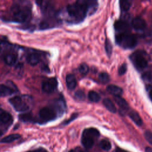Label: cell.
Segmentation results:
<instances>
[{
	"label": "cell",
	"instance_id": "1",
	"mask_svg": "<svg viewBox=\"0 0 152 152\" xmlns=\"http://www.w3.org/2000/svg\"><path fill=\"white\" fill-rule=\"evenodd\" d=\"M97 5L96 1H77L67 6L66 12L71 22L78 23L84 20L88 12H95Z\"/></svg>",
	"mask_w": 152,
	"mask_h": 152
},
{
	"label": "cell",
	"instance_id": "2",
	"mask_svg": "<svg viewBox=\"0 0 152 152\" xmlns=\"http://www.w3.org/2000/svg\"><path fill=\"white\" fill-rule=\"evenodd\" d=\"M31 5L26 1H15L10 9V21L24 23L28 22L31 16Z\"/></svg>",
	"mask_w": 152,
	"mask_h": 152
},
{
	"label": "cell",
	"instance_id": "3",
	"mask_svg": "<svg viewBox=\"0 0 152 152\" xmlns=\"http://www.w3.org/2000/svg\"><path fill=\"white\" fill-rule=\"evenodd\" d=\"M116 43L124 49H132L137 45L136 36L129 33H118L115 36Z\"/></svg>",
	"mask_w": 152,
	"mask_h": 152
},
{
	"label": "cell",
	"instance_id": "4",
	"mask_svg": "<svg viewBox=\"0 0 152 152\" xmlns=\"http://www.w3.org/2000/svg\"><path fill=\"white\" fill-rule=\"evenodd\" d=\"M100 135L98 129L94 128H88L85 129L81 135V143L86 148H91L96 140Z\"/></svg>",
	"mask_w": 152,
	"mask_h": 152
},
{
	"label": "cell",
	"instance_id": "5",
	"mask_svg": "<svg viewBox=\"0 0 152 152\" xmlns=\"http://www.w3.org/2000/svg\"><path fill=\"white\" fill-rule=\"evenodd\" d=\"M28 96H15L9 99V102L17 112H26L30 109Z\"/></svg>",
	"mask_w": 152,
	"mask_h": 152
},
{
	"label": "cell",
	"instance_id": "6",
	"mask_svg": "<svg viewBox=\"0 0 152 152\" xmlns=\"http://www.w3.org/2000/svg\"><path fill=\"white\" fill-rule=\"evenodd\" d=\"M59 116L57 111L52 106H45L42 108L39 112V119L37 122L45 124L55 119Z\"/></svg>",
	"mask_w": 152,
	"mask_h": 152
},
{
	"label": "cell",
	"instance_id": "7",
	"mask_svg": "<svg viewBox=\"0 0 152 152\" xmlns=\"http://www.w3.org/2000/svg\"><path fill=\"white\" fill-rule=\"evenodd\" d=\"M129 59L138 71H141L147 66L148 61L144 51L137 50L134 52L130 55Z\"/></svg>",
	"mask_w": 152,
	"mask_h": 152
},
{
	"label": "cell",
	"instance_id": "8",
	"mask_svg": "<svg viewBox=\"0 0 152 152\" xmlns=\"http://www.w3.org/2000/svg\"><path fill=\"white\" fill-rule=\"evenodd\" d=\"M13 122L12 115L8 112L1 109L0 110V132L2 135Z\"/></svg>",
	"mask_w": 152,
	"mask_h": 152
},
{
	"label": "cell",
	"instance_id": "9",
	"mask_svg": "<svg viewBox=\"0 0 152 152\" xmlns=\"http://www.w3.org/2000/svg\"><path fill=\"white\" fill-rule=\"evenodd\" d=\"M7 85L1 84L0 87V95L1 97L7 96L18 91L16 86L11 81L7 82Z\"/></svg>",
	"mask_w": 152,
	"mask_h": 152
},
{
	"label": "cell",
	"instance_id": "10",
	"mask_svg": "<svg viewBox=\"0 0 152 152\" xmlns=\"http://www.w3.org/2000/svg\"><path fill=\"white\" fill-rule=\"evenodd\" d=\"M58 86V81L55 78H48L42 83V90L47 93L53 92Z\"/></svg>",
	"mask_w": 152,
	"mask_h": 152
},
{
	"label": "cell",
	"instance_id": "11",
	"mask_svg": "<svg viewBox=\"0 0 152 152\" xmlns=\"http://www.w3.org/2000/svg\"><path fill=\"white\" fill-rule=\"evenodd\" d=\"M41 53L39 52L37 50H32L31 51H29L26 56V59L27 62L31 65L34 66L40 61L41 60Z\"/></svg>",
	"mask_w": 152,
	"mask_h": 152
},
{
	"label": "cell",
	"instance_id": "12",
	"mask_svg": "<svg viewBox=\"0 0 152 152\" xmlns=\"http://www.w3.org/2000/svg\"><path fill=\"white\" fill-rule=\"evenodd\" d=\"M4 62L8 65H14L18 59V55L17 52L13 50H10L4 53L2 56Z\"/></svg>",
	"mask_w": 152,
	"mask_h": 152
},
{
	"label": "cell",
	"instance_id": "13",
	"mask_svg": "<svg viewBox=\"0 0 152 152\" xmlns=\"http://www.w3.org/2000/svg\"><path fill=\"white\" fill-rule=\"evenodd\" d=\"M114 28L119 33H128L130 30V26L128 23L124 20H119L115 22Z\"/></svg>",
	"mask_w": 152,
	"mask_h": 152
},
{
	"label": "cell",
	"instance_id": "14",
	"mask_svg": "<svg viewBox=\"0 0 152 152\" xmlns=\"http://www.w3.org/2000/svg\"><path fill=\"white\" fill-rule=\"evenodd\" d=\"M131 24L132 27L137 31H142L147 26L145 21L140 17H137L133 18Z\"/></svg>",
	"mask_w": 152,
	"mask_h": 152
},
{
	"label": "cell",
	"instance_id": "15",
	"mask_svg": "<svg viewBox=\"0 0 152 152\" xmlns=\"http://www.w3.org/2000/svg\"><path fill=\"white\" fill-rule=\"evenodd\" d=\"M52 106L57 111L59 116H61L65 110L66 105L64 100L61 97L54 101Z\"/></svg>",
	"mask_w": 152,
	"mask_h": 152
},
{
	"label": "cell",
	"instance_id": "16",
	"mask_svg": "<svg viewBox=\"0 0 152 152\" xmlns=\"http://www.w3.org/2000/svg\"><path fill=\"white\" fill-rule=\"evenodd\" d=\"M114 100L116 104L119 106L121 110L123 111L124 113L125 111L128 110L129 109V105L127 102L121 96H114Z\"/></svg>",
	"mask_w": 152,
	"mask_h": 152
},
{
	"label": "cell",
	"instance_id": "17",
	"mask_svg": "<svg viewBox=\"0 0 152 152\" xmlns=\"http://www.w3.org/2000/svg\"><path fill=\"white\" fill-rule=\"evenodd\" d=\"M66 87L69 90H74L77 86V80L74 75L72 74H67L66 76Z\"/></svg>",
	"mask_w": 152,
	"mask_h": 152
},
{
	"label": "cell",
	"instance_id": "18",
	"mask_svg": "<svg viewBox=\"0 0 152 152\" xmlns=\"http://www.w3.org/2000/svg\"><path fill=\"white\" fill-rule=\"evenodd\" d=\"M106 90L109 93L113 95L114 96H121V95L123 93L122 88L116 85H109L107 87Z\"/></svg>",
	"mask_w": 152,
	"mask_h": 152
},
{
	"label": "cell",
	"instance_id": "19",
	"mask_svg": "<svg viewBox=\"0 0 152 152\" xmlns=\"http://www.w3.org/2000/svg\"><path fill=\"white\" fill-rule=\"evenodd\" d=\"M18 119L24 122H37V120L34 118L31 112H25L18 116Z\"/></svg>",
	"mask_w": 152,
	"mask_h": 152
},
{
	"label": "cell",
	"instance_id": "20",
	"mask_svg": "<svg viewBox=\"0 0 152 152\" xmlns=\"http://www.w3.org/2000/svg\"><path fill=\"white\" fill-rule=\"evenodd\" d=\"M129 116L131 120L138 126H141L142 125V121L139 115V114L135 110H131L129 113Z\"/></svg>",
	"mask_w": 152,
	"mask_h": 152
},
{
	"label": "cell",
	"instance_id": "21",
	"mask_svg": "<svg viewBox=\"0 0 152 152\" xmlns=\"http://www.w3.org/2000/svg\"><path fill=\"white\" fill-rule=\"evenodd\" d=\"M103 104L105 107L110 112L115 113L116 112V108L110 99L108 98L104 99L103 100Z\"/></svg>",
	"mask_w": 152,
	"mask_h": 152
},
{
	"label": "cell",
	"instance_id": "22",
	"mask_svg": "<svg viewBox=\"0 0 152 152\" xmlns=\"http://www.w3.org/2000/svg\"><path fill=\"white\" fill-rule=\"evenodd\" d=\"M20 135L18 134H12L9 135H7L4 138H2L1 140L2 143H10L11 142L18 138H20Z\"/></svg>",
	"mask_w": 152,
	"mask_h": 152
},
{
	"label": "cell",
	"instance_id": "23",
	"mask_svg": "<svg viewBox=\"0 0 152 152\" xmlns=\"http://www.w3.org/2000/svg\"><path fill=\"white\" fill-rule=\"evenodd\" d=\"M88 99L92 102H98L100 100V95L95 91H90L88 93Z\"/></svg>",
	"mask_w": 152,
	"mask_h": 152
},
{
	"label": "cell",
	"instance_id": "24",
	"mask_svg": "<svg viewBox=\"0 0 152 152\" xmlns=\"http://www.w3.org/2000/svg\"><path fill=\"white\" fill-rule=\"evenodd\" d=\"M100 147L102 149L105 151H109L111 149L112 145L110 142L106 140V139H103L100 142Z\"/></svg>",
	"mask_w": 152,
	"mask_h": 152
},
{
	"label": "cell",
	"instance_id": "25",
	"mask_svg": "<svg viewBox=\"0 0 152 152\" xmlns=\"http://www.w3.org/2000/svg\"><path fill=\"white\" fill-rule=\"evenodd\" d=\"M119 5L121 10L124 12H126L130 8L131 6V2L129 1H120Z\"/></svg>",
	"mask_w": 152,
	"mask_h": 152
},
{
	"label": "cell",
	"instance_id": "26",
	"mask_svg": "<svg viewBox=\"0 0 152 152\" xmlns=\"http://www.w3.org/2000/svg\"><path fill=\"white\" fill-rule=\"evenodd\" d=\"M104 49H105L106 54L109 57H110L112 53V45L110 40L107 38L106 39L104 42Z\"/></svg>",
	"mask_w": 152,
	"mask_h": 152
},
{
	"label": "cell",
	"instance_id": "27",
	"mask_svg": "<svg viewBox=\"0 0 152 152\" xmlns=\"http://www.w3.org/2000/svg\"><path fill=\"white\" fill-rule=\"evenodd\" d=\"M99 79L100 81L103 84H107L110 81V76L109 75L105 72H100L99 75Z\"/></svg>",
	"mask_w": 152,
	"mask_h": 152
},
{
	"label": "cell",
	"instance_id": "28",
	"mask_svg": "<svg viewBox=\"0 0 152 152\" xmlns=\"http://www.w3.org/2000/svg\"><path fill=\"white\" fill-rule=\"evenodd\" d=\"M78 71L81 74L86 75L89 71V67L86 63H82L78 66Z\"/></svg>",
	"mask_w": 152,
	"mask_h": 152
},
{
	"label": "cell",
	"instance_id": "29",
	"mask_svg": "<svg viewBox=\"0 0 152 152\" xmlns=\"http://www.w3.org/2000/svg\"><path fill=\"white\" fill-rule=\"evenodd\" d=\"M74 96H75V97L78 100L83 101L86 99V94H85L84 92L81 90H77L75 93Z\"/></svg>",
	"mask_w": 152,
	"mask_h": 152
},
{
	"label": "cell",
	"instance_id": "30",
	"mask_svg": "<svg viewBox=\"0 0 152 152\" xmlns=\"http://www.w3.org/2000/svg\"><path fill=\"white\" fill-rule=\"evenodd\" d=\"M127 70V65L125 63L122 64L118 69V74L119 75H124Z\"/></svg>",
	"mask_w": 152,
	"mask_h": 152
},
{
	"label": "cell",
	"instance_id": "31",
	"mask_svg": "<svg viewBox=\"0 0 152 152\" xmlns=\"http://www.w3.org/2000/svg\"><path fill=\"white\" fill-rule=\"evenodd\" d=\"M144 137L146 140L152 145V132L150 131H146L144 132Z\"/></svg>",
	"mask_w": 152,
	"mask_h": 152
},
{
	"label": "cell",
	"instance_id": "32",
	"mask_svg": "<svg viewBox=\"0 0 152 152\" xmlns=\"http://www.w3.org/2000/svg\"><path fill=\"white\" fill-rule=\"evenodd\" d=\"M142 78L144 80L148 81H152V73L147 72L142 74Z\"/></svg>",
	"mask_w": 152,
	"mask_h": 152
},
{
	"label": "cell",
	"instance_id": "33",
	"mask_svg": "<svg viewBox=\"0 0 152 152\" xmlns=\"http://www.w3.org/2000/svg\"><path fill=\"white\" fill-rule=\"evenodd\" d=\"M78 116V114L77 113H74L72 114V115L69 118V119H68L67 121H65L62 124L63 125H66V124H68L69 122H71V121H72L73 120H74Z\"/></svg>",
	"mask_w": 152,
	"mask_h": 152
},
{
	"label": "cell",
	"instance_id": "34",
	"mask_svg": "<svg viewBox=\"0 0 152 152\" xmlns=\"http://www.w3.org/2000/svg\"><path fill=\"white\" fill-rule=\"evenodd\" d=\"M27 152H48L45 149L42 148H37L34 150H30Z\"/></svg>",
	"mask_w": 152,
	"mask_h": 152
},
{
	"label": "cell",
	"instance_id": "35",
	"mask_svg": "<svg viewBox=\"0 0 152 152\" xmlns=\"http://www.w3.org/2000/svg\"><path fill=\"white\" fill-rule=\"evenodd\" d=\"M69 152H84L81 148L80 147H76L74 149L71 150Z\"/></svg>",
	"mask_w": 152,
	"mask_h": 152
},
{
	"label": "cell",
	"instance_id": "36",
	"mask_svg": "<svg viewBox=\"0 0 152 152\" xmlns=\"http://www.w3.org/2000/svg\"><path fill=\"white\" fill-rule=\"evenodd\" d=\"M115 152H129L125 150H124L121 148H119V147H117L115 150Z\"/></svg>",
	"mask_w": 152,
	"mask_h": 152
},
{
	"label": "cell",
	"instance_id": "37",
	"mask_svg": "<svg viewBox=\"0 0 152 152\" xmlns=\"http://www.w3.org/2000/svg\"><path fill=\"white\" fill-rule=\"evenodd\" d=\"M145 152H152V148L149 147H147L145 148Z\"/></svg>",
	"mask_w": 152,
	"mask_h": 152
},
{
	"label": "cell",
	"instance_id": "38",
	"mask_svg": "<svg viewBox=\"0 0 152 152\" xmlns=\"http://www.w3.org/2000/svg\"><path fill=\"white\" fill-rule=\"evenodd\" d=\"M149 95H150V99L152 100V88L151 89V90H150V94H149Z\"/></svg>",
	"mask_w": 152,
	"mask_h": 152
}]
</instances>
